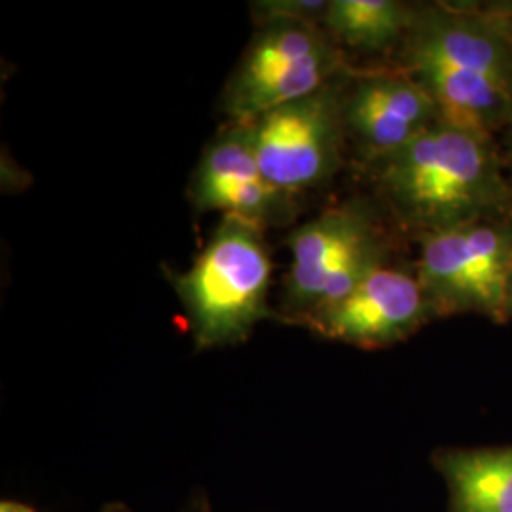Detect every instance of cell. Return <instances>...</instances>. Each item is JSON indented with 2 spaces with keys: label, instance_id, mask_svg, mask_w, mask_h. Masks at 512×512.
Listing matches in <instances>:
<instances>
[{
  "label": "cell",
  "instance_id": "15",
  "mask_svg": "<svg viewBox=\"0 0 512 512\" xmlns=\"http://www.w3.org/2000/svg\"><path fill=\"white\" fill-rule=\"evenodd\" d=\"M505 165L509 171V177L512 181V126L507 129V148H505Z\"/></svg>",
  "mask_w": 512,
  "mask_h": 512
},
{
  "label": "cell",
  "instance_id": "14",
  "mask_svg": "<svg viewBox=\"0 0 512 512\" xmlns=\"http://www.w3.org/2000/svg\"><path fill=\"white\" fill-rule=\"evenodd\" d=\"M0 512H38L37 509H33L31 505L27 503H21V501H12V499H4L0 503Z\"/></svg>",
  "mask_w": 512,
  "mask_h": 512
},
{
  "label": "cell",
  "instance_id": "4",
  "mask_svg": "<svg viewBox=\"0 0 512 512\" xmlns=\"http://www.w3.org/2000/svg\"><path fill=\"white\" fill-rule=\"evenodd\" d=\"M416 275L435 315L478 313L507 321L512 217L476 220L420 238Z\"/></svg>",
  "mask_w": 512,
  "mask_h": 512
},
{
  "label": "cell",
  "instance_id": "1",
  "mask_svg": "<svg viewBox=\"0 0 512 512\" xmlns=\"http://www.w3.org/2000/svg\"><path fill=\"white\" fill-rule=\"evenodd\" d=\"M374 165L385 203L420 238L512 217V181L492 135L437 122Z\"/></svg>",
  "mask_w": 512,
  "mask_h": 512
},
{
  "label": "cell",
  "instance_id": "8",
  "mask_svg": "<svg viewBox=\"0 0 512 512\" xmlns=\"http://www.w3.org/2000/svg\"><path fill=\"white\" fill-rule=\"evenodd\" d=\"M440 122L429 97L406 71L359 76L344 99V124L372 162L397 152Z\"/></svg>",
  "mask_w": 512,
  "mask_h": 512
},
{
  "label": "cell",
  "instance_id": "13",
  "mask_svg": "<svg viewBox=\"0 0 512 512\" xmlns=\"http://www.w3.org/2000/svg\"><path fill=\"white\" fill-rule=\"evenodd\" d=\"M480 12L494 19L497 27L505 33L512 44V0H488V2H473Z\"/></svg>",
  "mask_w": 512,
  "mask_h": 512
},
{
  "label": "cell",
  "instance_id": "3",
  "mask_svg": "<svg viewBox=\"0 0 512 512\" xmlns=\"http://www.w3.org/2000/svg\"><path fill=\"white\" fill-rule=\"evenodd\" d=\"M272 268L264 226L224 217L192 268L173 277L196 349L241 344L270 317Z\"/></svg>",
  "mask_w": 512,
  "mask_h": 512
},
{
  "label": "cell",
  "instance_id": "9",
  "mask_svg": "<svg viewBox=\"0 0 512 512\" xmlns=\"http://www.w3.org/2000/svg\"><path fill=\"white\" fill-rule=\"evenodd\" d=\"M414 14L401 0H330L323 27L334 42L376 54L403 44Z\"/></svg>",
  "mask_w": 512,
  "mask_h": 512
},
{
  "label": "cell",
  "instance_id": "2",
  "mask_svg": "<svg viewBox=\"0 0 512 512\" xmlns=\"http://www.w3.org/2000/svg\"><path fill=\"white\" fill-rule=\"evenodd\" d=\"M401 52L440 122L492 137L511 128V40L473 2L416 6Z\"/></svg>",
  "mask_w": 512,
  "mask_h": 512
},
{
  "label": "cell",
  "instance_id": "12",
  "mask_svg": "<svg viewBox=\"0 0 512 512\" xmlns=\"http://www.w3.org/2000/svg\"><path fill=\"white\" fill-rule=\"evenodd\" d=\"M256 12L260 14V21L274 23V21H308L317 23L325 19L329 10V2L323 0H272L256 4Z\"/></svg>",
  "mask_w": 512,
  "mask_h": 512
},
{
  "label": "cell",
  "instance_id": "5",
  "mask_svg": "<svg viewBox=\"0 0 512 512\" xmlns=\"http://www.w3.org/2000/svg\"><path fill=\"white\" fill-rule=\"evenodd\" d=\"M287 306L300 323L346 294L385 262L384 234L359 203L330 207L289 238Z\"/></svg>",
  "mask_w": 512,
  "mask_h": 512
},
{
  "label": "cell",
  "instance_id": "7",
  "mask_svg": "<svg viewBox=\"0 0 512 512\" xmlns=\"http://www.w3.org/2000/svg\"><path fill=\"white\" fill-rule=\"evenodd\" d=\"M435 313L416 272L378 264L351 293L298 325L355 348L393 346L421 329Z\"/></svg>",
  "mask_w": 512,
  "mask_h": 512
},
{
  "label": "cell",
  "instance_id": "17",
  "mask_svg": "<svg viewBox=\"0 0 512 512\" xmlns=\"http://www.w3.org/2000/svg\"><path fill=\"white\" fill-rule=\"evenodd\" d=\"M507 317H512V275L509 283V293H507Z\"/></svg>",
  "mask_w": 512,
  "mask_h": 512
},
{
  "label": "cell",
  "instance_id": "10",
  "mask_svg": "<svg viewBox=\"0 0 512 512\" xmlns=\"http://www.w3.org/2000/svg\"><path fill=\"white\" fill-rule=\"evenodd\" d=\"M456 512H512V448L440 459Z\"/></svg>",
  "mask_w": 512,
  "mask_h": 512
},
{
  "label": "cell",
  "instance_id": "11",
  "mask_svg": "<svg viewBox=\"0 0 512 512\" xmlns=\"http://www.w3.org/2000/svg\"><path fill=\"white\" fill-rule=\"evenodd\" d=\"M334 40L317 23L308 21H274L266 23L253 40L249 52L241 59L238 71L228 84L226 97L238 95L277 73L294 61L315 54Z\"/></svg>",
  "mask_w": 512,
  "mask_h": 512
},
{
  "label": "cell",
  "instance_id": "6",
  "mask_svg": "<svg viewBox=\"0 0 512 512\" xmlns=\"http://www.w3.org/2000/svg\"><path fill=\"white\" fill-rule=\"evenodd\" d=\"M268 183L293 196L325 183L340 165L344 97L332 86L247 122Z\"/></svg>",
  "mask_w": 512,
  "mask_h": 512
},
{
  "label": "cell",
  "instance_id": "16",
  "mask_svg": "<svg viewBox=\"0 0 512 512\" xmlns=\"http://www.w3.org/2000/svg\"><path fill=\"white\" fill-rule=\"evenodd\" d=\"M99 512H133L124 505H118V503H110L107 507H103Z\"/></svg>",
  "mask_w": 512,
  "mask_h": 512
}]
</instances>
